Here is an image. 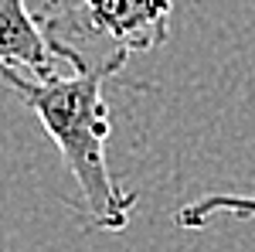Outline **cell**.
I'll return each mask as SVG.
<instances>
[{"label":"cell","instance_id":"6da1fadb","mask_svg":"<svg viewBox=\"0 0 255 252\" xmlns=\"http://www.w3.org/2000/svg\"><path fill=\"white\" fill-rule=\"evenodd\" d=\"M129 51L113 48L102 61H82L68 72L34 78L20 68H0V78L38 116L44 133L55 140L68 171L82 191L89 225L102 232H123L136 208V191L123 188L109 171L106 143L113 136V109L106 102V78L123 72Z\"/></svg>","mask_w":255,"mask_h":252},{"label":"cell","instance_id":"7a4b0ae2","mask_svg":"<svg viewBox=\"0 0 255 252\" xmlns=\"http://www.w3.org/2000/svg\"><path fill=\"white\" fill-rule=\"evenodd\" d=\"M58 0L34 14L27 0H0V68H20L34 78L58 75L61 65L75 68L85 61L79 48L65 38V20L55 10Z\"/></svg>","mask_w":255,"mask_h":252},{"label":"cell","instance_id":"3957f363","mask_svg":"<svg viewBox=\"0 0 255 252\" xmlns=\"http://www.w3.org/2000/svg\"><path fill=\"white\" fill-rule=\"evenodd\" d=\"M174 0H82L65 20L82 34L109 38L119 51H153L170 34Z\"/></svg>","mask_w":255,"mask_h":252},{"label":"cell","instance_id":"277c9868","mask_svg":"<svg viewBox=\"0 0 255 252\" xmlns=\"http://www.w3.org/2000/svg\"><path fill=\"white\" fill-rule=\"evenodd\" d=\"M218 215H228V218H238V222L255 218V194H232V191L204 194V198H197L191 205H184L174 215V222L180 229H187V232H197L208 222H215Z\"/></svg>","mask_w":255,"mask_h":252}]
</instances>
